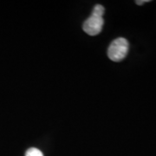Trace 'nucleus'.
Instances as JSON below:
<instances>
[{
  "instance_id": "obj_1",
  "label": "nucleus",
  "mask_w": 156,
  "mask_h": 156,
  "mask_svg": "<svg viewBox=\"0 0 156 156\" xmlns=\"http://www.w3.org/2000/svg\"><path fill=\"white\" fill-rule=\"evenodd\" d=\"M128 42L127 39L119 37L112 42L108 49V56L114 62L123 60L128 52Z\"/></svg>"
},
{
  "instance_id": "obj_2",
  "label": "nucleus",
  "mask_w": 156,
  "mask_h": 156,
  "mask_svg": "<svg viewBox=\"0 0 156 156\" xmlns=\"http://www.w3.org/2000/svg\"><path fill=\"white\" fill-rule=\"evenodd\" d=\"M104 24L103 17L90 16V17L84 22L83 30L90 36H96L101 31V29Z\"/></svg>"
},
{
  "instance_id": "obj_3",
  "label": "nucleus",
  "mask_w": 156,
  "mask_h": 156,
  "mask_svg": "<svg viewBox=\"0 0 156 156\" xmlns=\"http://www.w3.org/2000/svg\"><path fill=\"white\" fill-rule=\"evenodd\" d=\"M104 7L101 5H97L94 7L93 9V12H92V16H95V17H102L103 14H104Z\"/></svg>"
},
{
  "instance_id": "obj_4",
  "label": "nucleus",
  "mask_w": 156,
  "mask_h": 156,
  "mask_svg": "<svg viewBox=\"0 0 156 156\" xmlns=\"http://www.w3.org/2000/svg\"><path fill=\"white\" fill-rule=\"evenodd\" d=\"M25 156H44L43 153L41 151L37 149V148H35V147H31L28 150L26 151L25 153Z\"/></svg>"
},
{
  "instance_id": "obj_5",
  "label": "nucleus",
  "mask_w": 156,
  "mask_h": 156,
  "mask_svg": "<svg viewBox=\"0 0 156 156\" xmlns=\"http://www.w3.org/2000/svg\"><path fill=\"white\" fill-rule=\"evenodd\" d=\"M147 2H149V0H144V1H135V3H136L138 5H143L144 3H147Z\"/></svg>"
}]
</instances>
